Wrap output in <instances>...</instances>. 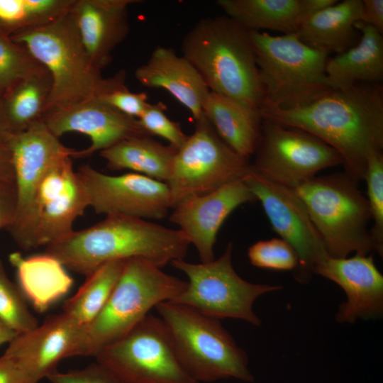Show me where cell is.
<instances>
[{"instance_id": "obj_1", "label": "cell", "mask_w": 383, "mask_h": 383, "mask_svg": "<svg viewBox=\"0 0 383 383\" xmlns=\"http://www.w3.org/2000/svg\"><path fill=\"white\" fill-rule=\"evenodd\" d=\"M262 119L307 132L341 156L344 172L364 179L369 159L383 150V87L359 83L331 89L302 106H262Z\"/></svg>"}, {"instance_id": "obj_2", "label": "cell", "mask_w": 383, "mask_h": 383, "mask_svg": "<svg viewBox=\"0 0 383 383\" xmlns=\"http://www.w3.org/2000/svg\"><path fill=\"white\" fill-rule=\"evenodd\" d=\"M189 244L180 230L143 218L108 215L46 245L45 252L65 268L87 276L108 262L131 258H142L162 268L184 259Z\"/></svg>"}, {"instance_id": "obj_3", "label": "cell", "mask_w": 383, "mask_h": 383, "mask_svg": "<svg viewBox=\"0 0 383 383\" xmlns=\"http://www.w3.org/2000/svg\"><path fill=\"white\" fill-rule=\"evenodd\" d=\"M182 51L209 91L260 109L264 91L249 30L226 15L204 18L184 35Z\"/></svg>"}, {"instance_id": "obj_4", "label": "cell", "mask_w": 383, "mask_h": 383, "mask_svg": "<svg viewBox=\"0 0 383 383\" xmlns=\"http://www.w3.org/2000/svg\"><path fill=\"white\" fill-rule=\"evenodd\" d=\"M186 284L144 259L127 260L103 309L84 328L72 357H94L128 334L152 308L172 300Z\"/></svg>"}, {"instance_id": "obj_5", "label": "cell", "mask_w": 383, "mask_h": 383, "mask_svg": "<svg viewBox=\"0 0 383 383\" xmlns=\"http://www.w3.org/2000/svg\"><path fill=\"white\" fill-rule=\"evenodd\" d=\"M249 34L264 91L261 107H299L332 89L326 74L328 52L310 47L296 33L272 35L249 30Z\"/></svg>"}, {"instance_id": "obj_6", "label": "cell", "mask_w": 383, "mask_h": 383, "mask_svg": "<svg viewBox=\"0 0 383 383\" xmlns=\"http://www.w3.org/2000/svg\"><path fill=\"white\" fill-rule=\"evenodd\" d=\"M155 308L182 365L198 383L230 378L254 381L245 352L219 320L171 301Z\"/></svg>"}, {"instance_id": "obj_7", "label": "cell", "mask_w": 383, "mask_h": 383, "mask_svg": "<svg viewBox=\"0 0 383 383\" xmlns=\"http://www.w3.org/2000/svg\"><path fill=\"white\" fill-rule=\"evenodd\" d=\"M345 172L314 177L294 189L302 200L329 257L366 255L374 250L367 228V198Z\"/></svg>"}, {"instance_id": "obj_8", "label": "cell", "mask_w": 383, "mask_h": 383, "mask_svg": "<svg viewBox=\"0 0 383 383\" xmlns=\"http://www.w3.org/2000/svg\"><path fill=\"white\" fill-rule=\"evenodd\" d=\"M11 38L49 72L51 91L45 115L95 96L105 79L91 63L70 12Z\"/></svg>"}, {"instance_id": "obj_9", "label": "cell", "mask_w": 383, "mask_h": 383, "mask_svg": "<svg viewBox=\"0 0 383 383\" xmlns=\"http://www.w3.org/2000/svg\"><path fill=\"white\" fill-rule=\"evenodd\" d=\"M232 252L233 243H229L221 257L207 262L173 260L172 265L184 273L189 281L171 301L218 320L241 319L259 326L261 321L252 310L253 303L260 296L281 287L252 283L241 278L233 268Z\"/></svg>"}, {"instance_id": "obj_10", "label": "cell", "mask_w": 383, "mask_h": 383, "mask_svg": "<svg viewBox=\"0 0 383 383\" xmlns=\"http://www.w3.org/2000/svg\"><path fill=\"white\" fill-rule=\"evenodd\" d=\"M94 357L121 383H198L182 365L162 320L151 314Z\"/></svg>"}, {"instance_id": "obj_11", "label": "cell", "mask_w": 383, "mask_h": 383, "mask_svg": "<svg viewBox=\"0 0 383 383\" xmlns=\"http://www.w3.org/2000/svg\"><path fill=\"white\" fill-rule=\"evenodd\" d=\"M194 124V131L177 151L167 182L173 206L188 196L205 194L243 179L251 171L249 158L231 148L204 115Z\"/></svg>"}, {"instance_id": "obj_12", "label": "cell", "mask_w": 383, "mask_h": 383, "mask_svg": "<svg viewBox=\"0 0 383 383\" xmlns=\"http://www.w3.org/2000/svg\"><path fill=\"white\" fill-rule=\"evenodd\" d=\"M6 147L16 192L15 216L7 230L21 249L30 250L36 248L37 196L43 179L56 160L72 155L74 149L64 145L43 121L13 133Z\"/></svg>"}, {"instance_id": "obj_13", "label": "cell", "mask_w": 383, "mask_h": 383, "mask_svg": "<svg viewBox=\"0 0 383 383\" xmlns=\"http://www.w3.org/2000/svg\"><path fill=\"white\" fill-rule=\"evenodd\" d=\"M254 154L253 172L292 189L324 169L343 165L338 152L316 136L266 119Z\"/></svg>"}, {"instance_id": "obj_14", "label": "cell", "mask_w": 383, "mask_h": 383, "mask_svg": "<svg viewBox=\"0 0 383 383\" xmlns=\"http://www.w3.org/2000/svg\"><path fill=\"white\" fill-rule=\"evenodd\" d=\"M243 179L256 200L260 201L274 232L295 250L299 263L294 277L301 283L306 282L314 266L328 255L302 200L294 189L268 180L252 170Z\"/></svg>"}, {"instance_id": "obj_15", "label": "cell", "mask_w": 383, "mask_h": 383, "mask_svg": "<svg viewBox=\"0 0 383 383\" xmlns=\"http://www.w3.org/2000/svg\"><path fill=\"white\" fill-rule=\"evenodd\" d=\"M77 172L96 213L161 219L173 207L164 182L135 172L109 175L89 165H81Z\"/></svg>"}, {"instance_id": "obj_16", "label": "cell", "mask_w": 383, "mask_h": 383, "mask_svg": "<svg viewBox=\"0 0 383 383\" xmlns=\"http://www.w3.org/2000/svg\"><path fill=\"white\" fill-rule=\"evenodd\" d=\"M72 155L56 160L46 172L37 196L35 246L70 234L73 223L89 206L85 187L73 168Z\"/></svg>"}, {"instance_id": "obj_17", "label": "cell", "mask_w": 383, "mask_h": 383, "mask_svg": "<svg viewBox=\"0 0 383 383\" xmlns=\"http://www.w3.org/2000/svg\"><path fill=\"white\" fill-rule=\"evenodd\" d=\"M43 121L59 138L69 132L89 138L90 145L81 150H74V158L89 157L133 137L150 135L138 118L118 111L96 96L51 111L44 116Z\"/></svg>"}, {"instance_id": "obj_18", "label": "cell", "mask_w": 383, "mask_h": 383, "mask_svg": "<svg viewBox=\"0 0 383 383\" xmlns=\"http://www.w3.org/2000/svg\"><path fill=\"white\" fill-rule=\"evenodd\" d=\"M255 201L244 179H239L211 192L181 199L173 206L170 220L194 245L201 262H207L215 259L213 248L224 221L241 204Z\"/></svg>"}, {"instance_id": "obj_19", "label": "cell", "mask_w": 383, "mask_h": 383, "mask_svg": "<svg viewBox=\"0 0 383 383\" xmlns=\"http://www.w3.org/2000/svg\"><path fill=\"white\" fill-rule=\"evenodd\" d=\"M313 272L338 284L346 301L335 314L339 323L380 317L383 311V276L372 255L355 254L350 257H328L316 264Z\"/></svg>"}, {"instance_id": "obj_20", "label": "cell", "mask_w": 383, "mask_h": 383, "mask_svg": "<svg viewBox=\"0 0 383 383\" xmlns=\"http://www.w3.org/2000/svg\"><path fill=\"white\" fill-rule=\"evenodd\" d=\"M84 328L63 313L55 315L33 330L18 334L4 354L20 364L30 383H38L56 370L62 359L72 357Z\"/></svg>"}, {"instance_id": "obj_21", "label": "cell", "mask_w": 383, "mask_h": 383, "mask_svg": "<svg viewBox=\"0 0 383 383\" xmlns=\"http://www.w3.org/2000/svg\"><path fill=\"white\" fill-rule=\"evenodd\" d=\"M136 0H74L70 11L93 65L101 71L129 33L128 7Z\"/></svg>"}, {"instance_id": "obj_22", "label": "cell", "mask_w": 383, "mask_h": 383, "mask_svg": "<svg viewBox=\"0 0 383 383\" xmlns=\"http://www.w3.org/2000/svg\"><path fill=\"white\" fill-rule=\"evenodd\" d=\"M135 77L144 87L168 91L190 111L194 121L204 116L209 89L192 63L173 49L155 48L148 61L135 70Z\"/></svg>"}, {"instance_id": "obj_23", "label": "cell", "mask_w": 383, "mask_h": 383, "mask_svg": "<svg viewBox=\"0 0 383 383\" xmlns=\"http://www.w3.org/2000/svg\"><path fill=\"white\" fill-rule=\"evenodd\" d=\"M361 36L357 43L328 58L326 74L330 87L340 89L359 83L382 84L383 79V36L370 25L355 26Z\"/></svg>"}, {"instance_id": "obj_24", "label": "cell", "mask_w": 383, "mask_h": 383, "mask_svg": "<svg viewBox=\"0 0 383 383\" xmlns=\"http://www.w3.org/2000/svg\"><path fill=\"white\" fill-rule=\"evenodd\" d=\"M362 18V0L338 1L304 20L296 34L313 48L340 54L357 43Z\"/></svg>"}, {"instance_id": "obj_25", "label": "cell", "mask_w": 383, "mask_h": 383, "mask_svg": "<svg viewBox=\"0 0 383 383\" xmlns=\"http://www.w3.org/2000/svg\"><path fill=\"white\" fill-rule=\"evenodd\" d=\"M9 258L16 270L20 290L39 313L50 309L73 284L65 267L51 255L44 252L25 257L14 252Z\"/></svg>"}, {"instance_id": "obj_26", "label": "cell", "mask_w": 383, "mask_h": 383, "mask_svg": "<svg viewBox=\"0 0 383 383\" xmlns=\"http://www.w3.org/2000/svg\"><path fill=\"white\" fill-rule=\"evenodd\" d=\"M203 113L218 136L235 152L247 158L254 155L262 123L259 110L209 91Z\"/></svg>"}, {"instance_id": "obj_27", "label": "cell", "mask_w": 383, "mask_h": 383, "mask_svg": "<svg viewBox=\"0 0 383 383\" xmlns=\"http://www.w3.org/2000/svg\"><path fill=\"white\" fill-rule=\"evenodd\" d=\"M177 149L150 135L124 140L100 152L111 170H132L167 183Z\"/></svg>"}, {"instance_id": "obj_28", "label": "cell", "mask_w": 383, "mask_h": 383, "mask_svg": "<svg viewBox=\"0 0 383 383\" xmlns=\"http://www.w3.org/2000/svg\"><path fill=\"white\" fill-rule=\"evenodd\" d=\"M216 4L248 30L296 33L302 21L301 0H218Z\"/></svg>"}, {"instance_id": "obj_29", "label": "cell", "mask_w": 383, "mask_h": 383, "mask_svg": "<svg viewBox=\"0 0 383 383\" xmlns=\"http://www.w3.org/2000/svg\"><path fill=\"white\" fill-rule=\"evenodd\" d=\"M51 87L52 79L45 70L18 81L4 91V109L12 133L43 121Z\"/></svg>"}, {"instance_id": "obj_30", "label": "cell", "mask_w": 383, "mask_h": 383, "mask_svg": "<svg viewBox=\"0 0 383 383\" xmlns=\"http://www.w3.org/2000/svg\"><path fill=\"white\" fill-rule=\"evenodd\" d=\"M126 261L108 262L88 274L78 292L65 301L62 313L84 328L89 325L107 301Z\"/></svg>"}, {"instance_id": "obj_31", "label": "cell", "mask_w": 383, "mask_h": 383, "mask_svg": "<svg viewBox=\"0 0 383 383\" xmlns=\"http://www.w3.org/2000/svg\"><path fill=\"white\" fill-rule=\"evenodd\" d=\"M74 0H0V31L11 35L68 13Z\"/></svg>"}, {"instance_id": "obj_32", "label": "cell", "mask_w": 383, "mask_h": 383, "mask_svg": "<svg viewBox=\"0 0 383 383\" xmlns=\"http://www.w3.org/2000/svg\"><path fill=\"white\" fill-rule=\"evenodd\" d=\"M47 70L21 45L0 31V89Z\"/></svg>"}, {"instance_id": "obj_33", "label": "cell", "mask_w": 383, "mask_h": 383, "mask_svg": "<svg viewBox=\"0 0 383 383\" xmlns=\"http://www.w3.org/2000/svg\"><path fill=\"white\" fill-rule=\"evenodd\" d=\"M0 320L18 334L30 331L38 326L19 287L8 277L1 259Z\"/></svg>"}, {"instance_id": "obj_34", "label": "cell", "mask_w": 383, "mask_h": 383, "mask_svg": "<svg viewBox=\"0 0 383 383\" xmlns=\"http://www.w3.org/2000/svg\"><path fill=\"white\" fill-rule=\"evenodd\" d=\"M364 179L372 226L370 229L374 250L383 255V153L373 155L368 160Z\"/></svg>"}, {"instance_id": "obj_35", "label": "cell", "mask_w": 383, "mask_h": 383, "mask_svg": "<svg viewBox=\"0 0 383 383\" xmlns=\"http://www.w3.org/2000/svg\"><path fill=\"white\" fill-rule=\"evenodd\" d=\"M123 70L105 79V82L95 96L102 102L133 118H139L148 105L145 92H132L125 84Z\"/></svg>"}, {"instance_id": "obj_36", "label": "cell", "mask_w": 383, "mask_h": 383, "mask_svg": "<svg viewBox=\"0 0 383 383\" xmlns=\"http://www.w3.org/2000/svg\"><path fill=\"white\" fill-rule=\"evenodd\" d=\"M248 256L253 266L274 270H293L299 263L295 250L281 238L255 243L248 248Z\"/></svg>"}, {"instance_id": "obj_37", "label": "cell", "mask_w": 383, "mask_h": 383, "mask_svg": "<svg viewBox=\"0 0 383 383\" xmlns=\"http://www.w3.org/2000/svg\"><path fill=\"white\" fill-rule=\"evenodd\" d=\"M166 106L160 101L148 104L138 118L142 128L150 135H157L166 140L169 145L179 149L189 135L182 131L181 125L169 118L166 113Z\"/></svg>"}, {"instance_id": "obj_38", "label": "cell", "mask_w": 383, "mask_h": 383, "mask_svg": "<svg viewBox=\"0 0 383 383\" xmlns=\"http://www.w3.org/2000/svg\"><path fill=\"white\" fill-rule=\"evenodd\" d=\"M47 378L51 383H121L111 372L98 362L66 372L57 370Z\"/></svg>"}, {"instance_id": "obj_39", "label": "cell", "mask_w": 383, "mask_h": 383, "mask_svg": "<svg viewBox=\"0 0 383 383\" xmlns=\"http://www.w3.org/2000/svg\"><path fill=\"white\" fill-rule=\"evenodd\" d=\"M16 192L14 181L0 179V229L8 228L14 219Z\"/></svg>"}, {"instance_id": "obj_40", "label": "cell", "mask_w": 383, "mask_h": 383, "mask_svg": "<svg viewBox=\"0 0 383 383\" xmlns=\"http://www.w3.org/2000/svg\"><path fill=\"white\" fill-rule=\"evenodd\" d=\"M0 383H30L20 364L5 354L0 357Z\"/></svg>"}, {"instance_id": "obj_41", "label": "cell", "mask_w": 383, "mask_h": 383, "mask_svg": "<svg viewBox=\"0 0 383 383\" xmlns=\"http://www.w3.org/2000/svg\"><path fill=\"white\" fill-rule=\"evenodd\" d=\"M362 23L368 24L382 33L383 0H362Z\"/></svg>"}, {"instance_id": "obj_42", "label": "cell", "mask_w": 383, "mask_h": 383, "mask_svg": "<svg viewBox=\"0 0 383 383\" xmlns=\"http://www.w3.org/2000/svg\"><path fill=\"white\" fill-rule=\"evenodd\" d=\"M337 1V0H301L302 21L311 16L335 4Z\"/></svg>"}, {"instance_id": "obj_43", "label": "cell", "mask_w": 383, "mask_h": 383, "mask_svg": "<svg viewBox=\"0 0 383 383\" xmlns=\"http://www.w3.org/2000/svg\"><path fill=\"white\" fill-rule=\"evenodd\" d=\"M0 179L14 181L13 169L7 147L0 144Z\"/></svg>"}, {"instance_id": "obj_44", "label": "cell", "mask_w": 383, "mask_h": 383, "mask_svg": "<svg viewBox=\"0 0 383 383\" xmlns=\"http://www.w3.org/2000/svg\"><path fill=\"white\" fill-rule=\"evenodd\" d=\"M3 92L0 89V94ZM12 134L4 113L3 98L1 99L0 97V144L6 146V143Z\"/></svg>"}, {"instance_id": "obj_45", "label": "cell", "mask_w": 383, "mask_h": 383, "mask_svg": "<svg viewBox=\"0 0 383 383\" xmlns=\"http://www.w3.org/2000/svg\"><path fill=\"white\" fill-rule=\"evenodd\" d=\"M18 333L0 320V346L9 343Z\"/></svg>"}]
</instances>
